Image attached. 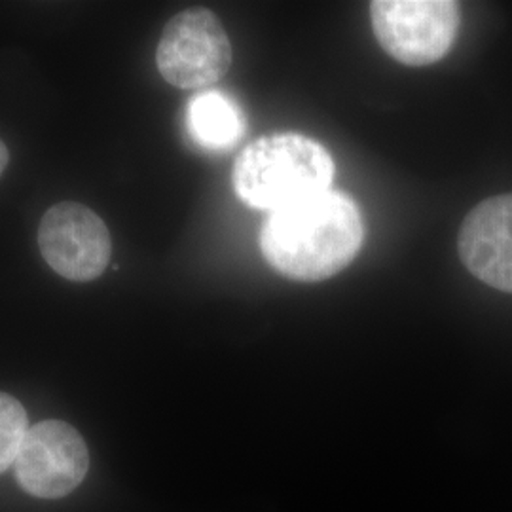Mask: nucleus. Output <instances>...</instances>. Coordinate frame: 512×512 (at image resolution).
<instances>
[{"mask_svg": "<svg viewBox=\"0 0 512 512\" xmlns=\"http://www.w3.org/2000/svg\"><path fill=\"white\" fill-rule=\"evenodd\" d=\"M365 226L355 202L327 190L274 211L260 230V253L277 274L323 281L340 274L363 247Z\"/></svg>", "mask_w": 512, "mask_h": 512, "instance_id": "obj_1", "label": "nucleus"}, {"mask_svg": "<svg viewBox=\"0 0 512 512\" xmlns=\"http://www.w3.org/2000/svg\"><path fill=\"white\" fill-rule=\"evenodd\" d=\"M334 162L321 143L300 133H274L253 141L239 154L232 184L239 200L264 211L330 190Z\"/></svg>", "mask_w": 512, "mask_h": 512, "instance_id": "obj_2", "label": "nucleus"}, {"mask_svg": "<svg viewBox=\"0 0 512 512\" xmlns=\"http://www.w3.org/2000/svg\"><path fill=\"white\" fill-rule=\"evenodd\" d=\"M461 10L454 0H374L370 21L385 54L408 67L437 63L452 48Z\"/></svg>", "mask_w": 512, "mask_h": 512, "instance_id": "obj_3", "label": "nucleus"}, {"mask_svg": "<svg viewBox=\"0 0 512 512\" xmlns=\"http://www.w3.org/2000/svg\"><path fill=\"white\" fill-rule=\"evenodd\" d=\"M156 65L171 86L198 90L226 76L232 65V44L211 10L188 8L165 23Z\"/></svg>", "mask_w": 512, "mask_h": 512, "instance_id": "obj_4", "label": "nucleus"}, {"mask_svg": "<svg viewBox=\"0 0 512 512\" xmlns=\"http://www.w3.org/2000/svg\"><path fill=\"white\" fill-rule=\"evenodd\" d=\"M38 247L55 274L86 283L109 266L112 241L105 220L90 207L61 202L40 222Z\"/></svg>", "mask_w": 512, "mask_h": 512, "instance_id": "obj_5", "label": "nucleus"}, {"mask_svg": "<svg viewBox=\"0 0 512 512\" xmlns=\"http://www.w3.org/2000/svg\"><path fill=\"white\" fill-rule=\"evenodd\" d=\"M90 469V452L73 425L40 421L23 440L14 471L19 486L33 497L59 499L74 492Z\"/></svg>", "mask_w": 512, "mask_h": 512, "instance_id": "obj_6", "label": "nucleus"}, {"mask_svg": "<svg viewBox=\"0 0 512 512\" xmlns=\"http://www.w3.org/2000/svg\"><path fill=\"white\" fill-rule=\"evenodd\" d=\"M465 268L482 283L512 294V194L478 203L459 228Z\"/></svg>", "mask_w": 512, "mask_h": 512, "instance_id": "obj_7", "label": "nucleus"}, {"mask_svg": "<svg viewBox=\"0 0 512 512\" xmlns=\"http://www.w3.org/2000/svg\"><path fill=\"white\" fill-rule=\"evenodd\" d=\"M186 124L194 141L209 150L234 147L245 129L238 105L215 90L200 93L188 103Z\"/></svg>", "mask_w": 512, "mask_h": 512, "instance_id": "obj_8", "label": "nucleus"}, {"mask_svg": "<svg viewBox=\"0 0 512 512\" xmlns=\"http://www.w3.org/2000/svg\"><path fill=\"white\" fill-rule=\"evenodd\" d=\"M29 429L23 404L0 391V473L16 463Z\"/></svg>", "mask_w": 512, "mask_h": 512, "instance_id": "obj_9", "label": "nucleus"}, {"mask_svg": "<svg viewBox=\"0 0 512 512\" xmlns=\"http://www.w3.org/2000/svg\"><path fill=\"white\" fill-rule=\"evenodd\" d=\"M8 162H10V152H8V147L0 141V175L8 167Z\"/></svg>", "mask_w": 512, "mask_h": 512, "instance_id": "obj_10", "label": "nucleus"}]
</instances>
